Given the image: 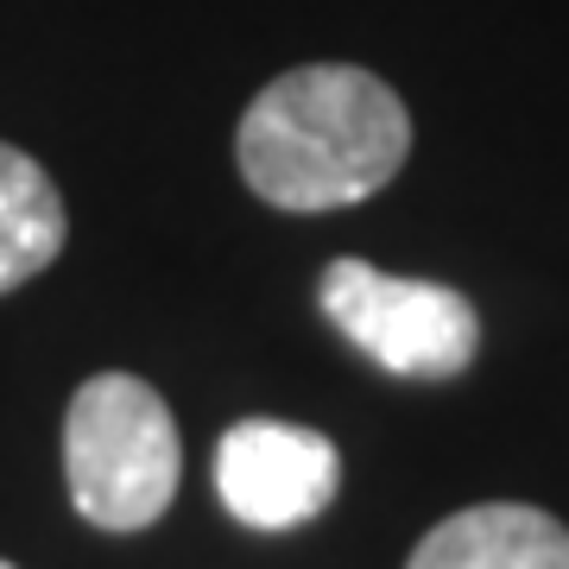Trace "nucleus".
Returning <instances> with one entry per match:
<instances>
[{"instance_id": "obj_7", "label": "nucleus", "mask_w": 569, "mask_h": 569, "mask_svg": "<svg viewBox=\"0 0 569 569\" xmlns=\"http://www.w3.org/2000/svg\"><path fill=\"white\" fill-rule=\"evenodd\" d=\"M0 569H13V563H0Z\"/></svg>"}, {"instance_id": "obj_4", "label": "nucleus", "mask_w": 569, "mask_h": 569, "mask_svg": "<svg viewBox=\"0 0 569 569\" xmlns=\"http://www.w3.org/2000/svg\"><path fill=\"white\" fill-rule=\"evenodd\" d=\"M342 488V456L323 430L241 418L216 443V493L247 531H298L323 519Z\"/></svg>"}, {"instance_id": "obj_3", "label": "nucleus", "mask_w": 569, "mask_h": 569, "mask_svg": "<svg viewBox=\"0 0 569 569\" xmlns=\"http://www.w3.org/2000/svg\"><path fill=\"white\" fill-rule=\"evenodd\" d=\"M317 305L367 361L399 380H456L481 355V310L456 284L399 279L367 260H329Z\"/></svg>"}, {"instance_id": "obj_1", "label": "nucleus", "mask_w": 569, "mask_h": 569, "mask_svg": "<svg viewBox=\"0 0 569 569\" xmlns=\"http://www.w3.org/2000/svg\"><path fill=\"white\" fill-rule=\"evenodd\" d=\"M411 152V114L373 70L305 63L253 96L234 133L247 190L291 216L367 203L399 178Z\"/></svg>"}, {"instance_id": "obj_2", "label": "nucleus", "mask_w": 569, "mask_h": 569, "mask_svg": "<svg viewBox=\"0 0 569 569\" xmlns=\"http://www.w3.org/2000/svg\"><path fill=\"white\" fill-rule=\"evenodd\" d=\"M63 475L70 507L102 531H146L164 519L183 481L171 406L133 373L82 380L63 411Z\"/></svg>"}, {"instance_id": "obj_6", "label": "nucleus", "mask_w": 569, "mask_h": 569, "mask_svg": "<svg viewBox=\"0 0 569 569\" xmlns=\"http://www.w3.org/2000/svg\"><path fill=\"white\" fill-rule=\"evenodd\" d=\"M63 197L32 152L0 140V291L39 279L63 253Z\"/></svg>"}, {"instance_id": "obj_5", "label": "nucleus", "mask_w": 569, "mask_h": 569, "mask_svg": "<svg viewBox=\"0 0 569 569\" xmlns=\"http://www.w3.org/2000/svg\"><path fill=\"white\" fill-rule=\"evenodd\" d=\"M406 569H569V531L545 507L488 500L430 526Z\"/></svg>"}]
</instances>
